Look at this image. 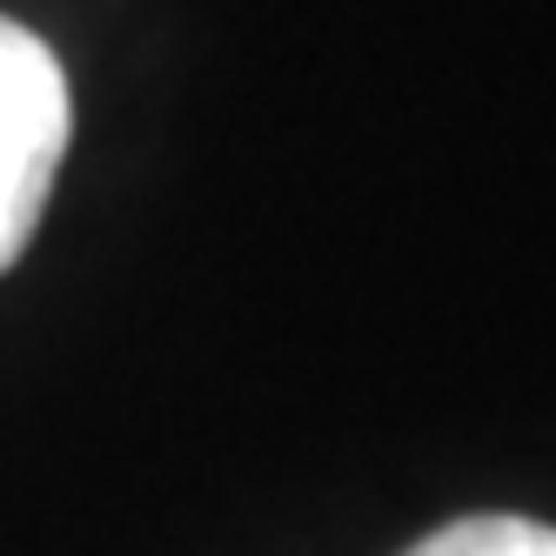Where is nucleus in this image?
Returning a JSON list of instances; mask_svg holds the SVG:
<instances>
[{"instance_id":"f257e3e1","label":"nucleus","mask_w":556,"mask_h":556,"mask_svg":"<svg viewBox=\"0 0 556 556\" xmlns=\"http://www.w3.org/2000/svg\"><path fill=\"white\" fill-rule=\"evenodd\" d=\"M74 141V101L54 48L0 14V275H8L48 215L54 175Z\"/></svg>"},{"instance_id":"f03ea898","label":"nucleus","mask_w":556,"mask_h":556,"mask_svg":"<svg viewBox=\"0 0 556 556\" xmlns=\"http://www.w3.org/2000/svg\"><path fill=\"white\" fill-rule=\"evenodd\" d=\"M403 556H556V530L536 516H456Z\"/></svg>"}]
</instances>
